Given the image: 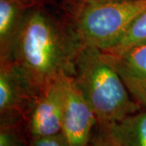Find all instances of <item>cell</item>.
<instances>
[{"mask_svg":"<svg viewBox=\"0 0 146 146\" xmlns=\"http://www.w3.org/2000/svg\"><path fill=\"white\" fill-rule=\"evenodd\" d=\"M65 23L78 50L112 46L146 10V0H66Z\"/></svg>","mask_w":146,"mask_h":146,"instance_id":"obj_2","label":"cell"},{"mask_svg":"<svg viewBox=\"0 0 146 146\" xmlns=\"http://www.w3.org/2000/svg\"><path fill=\"white\" fill-rule=\"evenodd\" d=\"M98 130L116 146H146V110Z\"/></svg>","mask_w":146,"mask_h":146,"instance_id":"obj_9","label":"cell"},{"mask_svg":"<svg viewBox=\"0 0 146 146\" xmlns=\"http://www.w3.org/2000/svg\"><path fill=\"white\" fill-rule=\"evenodd\" d=\"M97 1H111V0H97Z\"/></svg>","mask_w":146,"mask_h":146,"instance_id":"obj_14","label":"cell"},{"mask_svg":"<svg viewBox=\"0 0 146 146\" xmlns=\"http://www.w3.org/2000/svg\"><path fill=\"white\" fill-rule=\"evenodd\" d=\"M89 146H116L115 145L109 138L105 135L102 131L100 130L98 131L97 135L92 139L89 144Z\"/></svg>","mask_w":146,"mask_h":146,"instance_id":"obj_13","label":"cell"},{"mask_svg":"<svg viewBox=\"0 0 146 146\" xmlns=\"http://www.w3.org/2000/svg\"><path fill=\"white\" fill-rule=\"evenodd\" d=\"M29 146H70L63 132L31 139Z\"/></svg>","mask_w":146,"mask_h":146,"instance_id":"obj_12","label":"cell"},{"mask_svg":"<svg viewBox=\"0 0 146 146\" xmlns=\"http://www.w3.org/2000/svg\"><path fill=\"white\" fill-rule=\"evenodd\" d=\"M78 52L65 21H58L42 7L29 11L17 36L13 61L36 95L53 80L73 74Z\"/></svg>","mask_w":146,"mask_h":146,"instance_id":"obj_1","label":"cell"},{"mask_svg":"<svg viewBox=\"0 0 146 146\" xmlns=\"http://www.w3.org/2000/svg\"><path fill=\"white\" fill-rule=\"evenodd\" d=\"M72 75L94 110L98 127H108L142 110L98 49L79 50Z\"/></svg>","mask_w":146,"mask_h":146,"instance_id":"obj_3","label":"cell"},{"mask_svg":"<svg viewBox=\"0 0 146 146\" xmlns=\"http://www.w3.org/2000/svg\"><path fill=\"white\" fill-rule=\"evenodd\" d=\"M65 109L62 132L70 146H89L98 120L72 74L63 75Z\"/></svg>","mask_w":146,"mask_h":146,"instance_id":"obj_5","label":"cell"},{"mask_svg":"<svg viewBox=\"0 0 146 146\" xmlns=\"http://www.w3.org/2000/svg\"><path fill=\"white\" fill-rule=\"evenodd\" d=\"M145 42H146V10L136 18L125 33L112 46L102 51L112 54L119 53Z\"/></svg>","mask_w":146,"mask_h":146,"instance_id":"obj_10","label":"cell"},{"mask_svg":"<svg viewBox=\"0 0 146 146\" xmlns=\"http://www.w3.org/2000/svg\"><path fill=\"white\" fill-rule=\"evenodd\" d=\"M21 121H1L0 146H27L21 129Z\"/></svg>","mask_w":146,"mask_h":146,"instance_id":"obj_11","label":"cell"},{"mask_svg":"<svg viewBox=\"0 0 146 146\" xmlns=\"http://www.w3.org/2000/svg\"><path fill=\"white\" fill-rule=\"evenodd\" d=\"M65 109L63 75L36 94L25 120L30 139L54 135L62 131Z\"/></svg>","mask_w":146,"mask_h":146,"instance_id":"obj_4","label":"cell"},{"mask_svg":"<svg viewBox=\"0 0 146 146\" xmlns=\"http://www.w3.org/2000/svg\"><path fill=\"white\" fill-rule=\"evenodd\" d=\"M36 95L13 59L0 62L1 121H22Z\"/></svg>","mask_w":146,"mask_h":146,"instance_id":"obj_6","label":"cell"},{"mask_svg":"<svg viewBox=\"0 0 146 146\" xmlns=\"http://www.w3.org/2000/svg\"><path fill=\"white\" fill-rule=\"evenodd\" d=\"M41 0H0V62L13 59L17 36L29 11Z\"/></svg>","mask_w":146,"mask_h":146,"instance_id":"obj_8","label":"cell"},{"mask_svg":"<svg viewBox=\"0 0 146 146\" xmlns=\"http://www.w3.org/2000/svg\"><path fill=\"white\" fill-rule=\"evenodd\" d=\"M102 52L133 100L141 109L146 110V42L119 53Z\"/></svg>","mask_w":146,"mask_h":146,"instance_id":"obj_7","label":"cell"}]
</instances>
